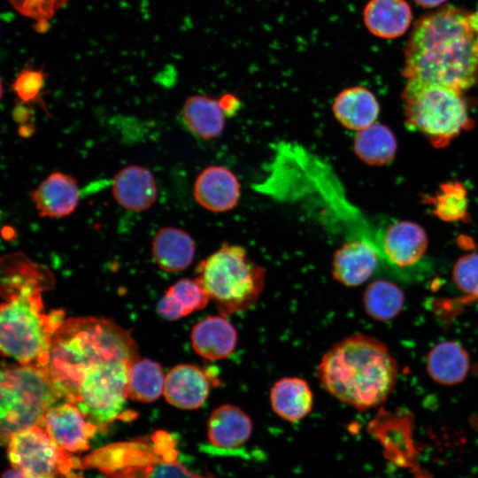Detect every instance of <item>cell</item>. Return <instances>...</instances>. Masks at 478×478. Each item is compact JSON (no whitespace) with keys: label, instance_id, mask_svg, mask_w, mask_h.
<instances>
[{"label":"cell","instance_id":"cell-12","mask_svg":"<svg viewBox=\"0 0 478 478\" xmlns=\"http://www.w3.org/2000/svg\"><path fill=\"white\" fill-rule=\"evenodd\" d=\"M42 427L60 449L72 455L88 450L98 431L74 404L65 400L49 408Z\"/></svg>","mask_w":478,"mask_h":478},{"label":"cell","instance_id":"cell-5","mask_svg":"<svg viewBox=\"0 0 478 478\" xmlns=\"http://www.w3.org/2000/svg\"><path fill=\"white\" fill-rule=\"evenodd\" d=\"M197 279L223 316L251 309L260 297L266 273L247 251L235 244H223L199 263Z\"/></svg>","mask_w":478,"mask_h":478},{"label":"cell","instance_id":"cell-22","mask_svg":"<svg viewBox=\"0 0 478 478\" xmlns=\"http://www.w3.org/2000/svg\"><path fill=\"white\" fill-rule=\"evenodd\" d=\"M195 251L196 244L192 237L177 227H161L153 238V258L166 272L175 273L186 269L192 263Z\"/></svg>","mask_w":478,"mask_h":478},{"label":"cell","instance_id":"cell-30","mask_svg":"<svg viewBox=\"0 0 478 478\" xmlns=\"http://www.w3.org/2000/svg\"><path fill=\"white\" fill-rule=\"evenodd\" d=\"M21 14L35 20L36 28H46L48 21L68 0H9Z\"/></svg>","mask_w":478,"mask_h":478},{"label":"cell","instance_id":"cell-16","mask_svg":"<svg viewBox=\"0 0 478 478\" xmlns=\"http://www.w3.org/2000/svg\"><path fill=\"white\" fill-rule=\"evenodd\" d=\"M209 375L197 366L181 364L166 375L164 396L180 409L193 410L202 406L210 392Z\"/></svg>","mask_w":478,"mask_h":478},{"label":"cell","instance_id":"cell-10","mask_svg":"<svg viewBox=\"0 0 478 478\" xmlns=\"http://www.w3.org/2000/svg\"><path fill=\"white\" fill-rule=\"evenodd\" d=\"M6 445L12 466L35 478L65 475L83 466L39 425L13 435Z\"/></svg>","mask_w":478,"mask_h":478},{"label":"cell","instance_id":"cell-2","mask_svg":"<svg viewBox=\"0 0 478 478\" xmlns=\"http://www.w3.org/2000/svg\"><path fill=\"white\" fill-rule=\"evenodd\" d=\"M469 14L447 7L415 25L405 52L408 81L462 91L478 80V38Z\"/></svg>","mask_w":478,"mask_h":478},{"label":"cell","instance_id":"cell-29","mask_svg":"<svg viewBox=\"0 0 478 478\" xmlns=\"http://www.w3.org/2000/svg\"><path fill=\"white\" fill-rule=\"evenodd\" d=\"M186 311L187 314L201 310L209 302L210 297L199 281L196 279H181L166 291Z\"/></svg>","mask_w":478,"mask_h":478},{"label":"cell","instance_id":"cell-11","mask_svg":"<svg viewBox=\"0 0 478 478\" xmlns=\"http://www.w3.org/2000/svg\"><path fill=\"white\" fill-rule=\"evenodd\" d=\"M376 243L382 259L400 271L417 266L428 246L424 229L409 221L389 226L382 234H377Z\"/></svg>","mask_w":478,"mask_h":478},{"label":"cell","instance_id":"cell-19","mask_svg":"<svg viewBox=\"0 0 478 478\" xmlns=\"http://www.w3.org/2000/svg\"><path fill=\"white\" fill-rule=\"evenodd\" d=\"M190 340L194 351L199 356L210 360H220L234 352L237 332L226 316H209L193 327Z\"/></svg>","mask_w":478,"mask_h":478},{"label":"cell","instance_id":"cell-28","mask_svg":"<svg viewBox=\"0 0 478 478\" xmlns=\"http://www.w3.org/2000/svg\"><path fill=\"white\" fill-rule=\"evenodd\" d=\"M396 148L392 133L388 127L379 124L358 131L354 139L355 153L369 165L388 163L394 157Z\"/></svg>","mask_w":478,"mask_h":478},{"label":"cell","instance_id":"cell-3","mask_svg":"<svg viewBox=\"0 0 478 478\" xmlns=\"http://www.w3.org/2000/svg\"><path fill=\"white\" fill-rule=\"evenodd\" d=\"M397 375V365L388 347L362 334L335 343L317 367L321 387L339 401L360 411L385 402Z\"/></svg>","mask_w":478,"mask_h":478},{"label":"cell","instance_id":"cell-32","mask_svg":"<svg viewBox=\"0 0 478 478\" xmlns=\"http://www.w3.org/2000/svg\"><path fill=\"white\" fill-rule=\"evenodd\" d=\"M44 79L42 69L27 68L19 73L12 89L20 101L25 104L34 103L39 99Z\"/></svg>","mask_w":478,"mask_h":478},{"label":"cell","instance_id":"cell-35","mask_svg":"<svg viewBox=\"0 0 478 478\" xmlns=\"http://www.w3.org/2000/svg\"><path fill=\"white\" fill-rule=\"evenodd\" d=\"M2 478H35L17 468L7 470Z\"/></svg>","mask_w":478,"mask_h":478},{"label":"cell","instance_id":"cell-33","mask_svg":"<svg viewBox=\"0 0 478 478\" xmlns=\"http://www.w3.org/2000/svg\"><path fill=\"white\" fill-rule=\"evenodd\" d=\"M437 205L440 215L457 218L463 212L465 199L459 190H448L440 197Z\"/></svg>","mask_w":478,"mask_h":478},{"label":"cell","instance_id":"cell-25","mask_svg":"<svg viewBox=\"0 0 478 478\" xmlns=\"http://www.w3.org/2000/svg\"><path fill=\"white\" fill-rule=\"evenodd\" d=\"M469 363V356L464 347L454 341H443L428 352L427 371L435 382L453 385L466 378Z\"/></svg>","mask_w":478,"mask_h":478},{"label":"cell","instance_id":"cell-26","mask_svg":"<svg viewBox=\"0 0 478 478\" xmlns=\"http://www.w3.org/2000/svg\"><path fill=\"white\" fill-rule=\"evenodd\" d=\"M165 380L164 371L158 362L138 358L128 370L127 396L137 402H153L164 393Z\"/></svg>","mask_w":478,"mask_h":478},{"label":"cell","instance_id":"cell-7","mask_svg":"<svg viewBox=\"0 0 478 478\" xmlns=\"http://www.w3.org/2000/svg\"><path fill=\"white\" fill-rule=\"evenodd\" d=\"M0 432L2 444L34 426H42L49 408L59 398L48 366L38 364L7 365L0 379Z\"/></svg>","mask_w":478,"mask_h":478},{"label":"cell","instance_id":"cell-31","mask_svg":"<svg viewBox=\"0 0 478 478\" xmlns=\"http://www.w3.org/2000/svg\"><path fill=\"white\" fill-rule=\"evenodd\" d=\"M452 276L462 292L478 297V254L461 257L454 265Z\"/></svg>","mask_w":478,"mask_h":478},{"label":"cell","instance_id":"cell-4","mask_svg":"<svg viewBox=\"0 0 478 478\" xmlns=\"http://www.w3.org/2000/svg\"><path fill=\"white\" fill-rule=\"evenodd\" d=\"M112 359H138L135 342L128 331L107 319L65 320L52 337L48 361L58 398L73 403L86 371Z\"/></svg>","mask_w":478,"mask_h":478},{"label":"cell","instance_id":"cell-24","mask_svg":"<svg viewBox=\"0 0 478 478\" xmlns=\"http://www.w3.org/2000/svg\"><path fill=\"white\" fill-rule=\"evenodd\" d=\"M363 19L373 35L393 38L406 31L412 12L405 0H370L365 6Z\"/></svg>","mask_w":478,"mask_h":478},{"label":"cell","instance_id":"cell-21","mask_svg":"<svg viewBox=\"0 0 478 478\" xmlns=\"http://www.w3.org/2000/svg\"><path fill=\"white\" fill-rule=\"evenodd\" d=\"M251 418L238 406L225 404L215 408L208 420L210 443L218 448L231 449L243 445L251 436Z\"/></svg>","mask_w":478,"mask_h":478},{"label":"cell","instance_id":"cell-23","mask_svg":"<svg viewBox=\"0 0 478 478\" xmlns=\"http://www.w3.org/2000/svg\"><path fill=\"white\" fill-rule=\"evenodd\" d=\"M270 403L281 418L295 422L305 418L312 408L313 395L307 382L298 377H284L272 386Z\"/></svg>","mask_w":478,"mask_h":478},{"label":"cell","instance_id":"cell-14","mask_svg":"<svg viewBox=\"0 0 478 478\" xmlns=\"http://www.w3.org/2000/svg\"><path fill=\"white\" fill-rule=\"evenodd\" d=\"M380 260L381 255L373 243L362 238L350 240L333 255V277L345 286H358L374 274Z\"/></svg>","mask_w":478,"mask_h":478},{"label":"cell","instance_id":"cell-18","mask_svg":"<svg viewBox=\"0 0 478 478\" xmlns=\"http://www.w3.org/2000/svg\"><path fill=\"white\" fill-rule=\"evenodd\" d=\"M112 195L123 208L143 212L157 200L158 189L153 174L147 168L130 165L120 170L112 181Z\"/></svg>","mask_w":478,"mask_h":478},{"label":"cell","instance_id":"cell-36","mask_svg":"<svg viewBox=\"0 0 478 478\" xmlns=\"http://www.w3.org/2000/svg\"><path fill=\"white\" fill-rule=\"evenodd\" d=\"M418 4L423 7H435L437 6L446 0H414Z\"/></svg>","mask_w":478,"mask_h":478},{"label":"cell","instance_id":"cell-13","mask_svg":"<svg viewBox=\"0 0 478 478\" xmlns=\"http://www.w3.org/2000/svg\"><path fill=\"white\" fill-rule=\"evenodd\" d=\"M239 107L240 101L233 94H225L218 99L193 95L184 102L182 117L193 135L209 140L221 135L227 117L233 115Z\"/></svg>","mask_w":478,"mask_h":478},{"label":"cell","instance_id":"cell-17","mask_svg":"<svg viewBox=\"0 0 478 478\" xmlns=\"http://www.w3.org/2000/svg\"><path fill=\"white\" fill-rule=\"evenodd\" d=\"M31 197L40 217L63 218L75 211L80 191L73 176L54 172L40 182Z\"/></svg>","mask_w":478,"mask_h":478},{"label":"cell","instance_id":"cell-37","mask_svg":"<svg viewBox=\"0 0 478 478\" xmlns=\"http://www.w3.org/2000/svg\"><path fill=\"white\" fill-rule=\"evenodd\" d=\"M468 21L478 38V10L473 14H469Z\"/></svg>","mask_w":478,"mask_h":478},{"label":"cell","instance_id":"cell-9","mask_svg":"<svg viewBox=\"0 0 478 478\" xmlns=\"http://www.w3.org/2000/svg\"><path fill=\"white\" fill-rule=\"evenodd\" d=\"M134 362L112 359L97 364L83 375L74 404L98 430L118 419H125L128 370Z\"/></svg>","mask_w":478,"mask_h":478},{"label":"cell","instance_id":"cell-1","mask_svg":"<svg viewBox=\"0 0 478 478\" xmlns=\"http://www.w3.org/2000/svg\"><path fill=\"white\" fill-rule=\"evenodd\" d=\"M2 268L1 351L19 364L48 366L52 337L65 321L63 311L44 310L41 283L49 272L22 253L4 256Z\"/></svg>","mask_w":478,"mask_h":478},{"label":"cell","instance_id":"cell-6","mask_svg":"<svg viewBox=\"0 0 478 478\" xmlns=\"http://www.w3.org/2000/svg\"><path fill=\"white\" fill-rule=\"evenodd\" d=\"M82 465L108 478H205L179 461L175 441L165 431L100 448L86 457Z\"/></svg>","mask_w":478,"mask_h":478},{"label":"cell","instance_id":"cell-8","mask_svg":"<svg viewBox=\"0 0 478 478\" xmlns=\"http://www.w3.org/2000/svg\"><path fill=\"white\" fill-rule=\"evenodd\" d=\"M460 92L441 85L407 81L404 98L408 122L432 137L446 139L457 135L467 119Z\"/></svg>","mask_w":478,"mask_h":478},{"label":"cell","instance_id":"cell-34","mask_svg":"<svg viewBox=\"0 0 478 478\" xmlns=\"http://www.w3.org/2000/svg\"><path fill=\"white\" fill-rule=\"evenodd\" d=\"M157 312L162 318L170 320L188 315L184 308L167 293L158 303Z\"/></svg>","mask_w":478,"mask_h":478},{"label":"cell","instance_id":"cell-15","mask_svg":"<svg viewBox=\"0 0 478 478\" xmlns=\"http://www.w3.org/2000/svg\"><path fill=\"white\" fill-rule=\"evenodd\" d=\"M193 195L199 205L210 212H227L235 207L240 200V182L230 169L211 166L197 177Z\"/></svg>","mask_w":478,"mask_h":478},{"label":"cell","instance_id":"cell-20","mask_svg":"<svg viewBox=\"0 0 478 478\" xmlns=\"http://www.w3.org/2000/svg\"><path fill=\"white\" fill-rule=\"evenodd\" d=\"M332 111L343 127L358 132L374 124L379 114V104L370 90L354 86L336 95Z\"/></svg>","mask_w":478,"mask_h":478},{"label":"cell","instance_id":"cell-27","mask_svg":"<svg viewBox=\"0 0 478 478\" xmlns=\"http://www.w3.org/2000/svg\"><path fill=\"white\" fill-rule=\"evenodd\" d=\"M366 313L377 320H389L403 309L405 295L395 283L376 280L367 285L363 296Z\"/></svg>","mask_w":478,"mask_h":478},{"label":"cell","instance_id":"cell-38","mask_svg":"<svg viewBox=\"0 0 478 478\" xmlns=\"http://www.w3.org/2000/svg\"><path fill=\"white\" fill-rule=\"evenodd\" d=\"M41 478H82V476L80 474H77L74 471H72L71 473L65 475L53 476V477H41Z\"/></svg>","mask_w":478,"mask_h":478}]
</instances>
